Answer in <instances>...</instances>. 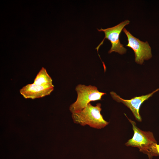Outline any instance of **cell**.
<instances>
[{
  "mask_svg": "<svg viewBox=\"0 0 159 159\" xmlns=\"http://www.w3.org/2000/svg\"><path fill=\"white\" fill-rule=\"evenodd\" d=\"M123 31L126 35L128 43L126 46L131 48L134 51L136 63L142 64L145 60H148L152 57L151 49L147 41L143 42L133 36L124 28Z\"/></svg>",
  "mask_w": 159,
  "mask_h": 159,
  "instance_id": "cell-5",
  "label": "cell"
},
{
  "mask_svg": "<svg viewBox=\"0 0 159 159\" xmlns=\"http://www.w3.org/2000/svg\"><path fill=\"white\" fill-rule=\"evenodd\" d=\"M52 80L45 68L42 67L33 82L37 85L54 87Z\"/></svg>",
  "mask_w": 159,
  "mask_h": 159,
  "instance_id": "cell-8",
  "label": "cell"
},
{
  "mask_svg": "<svg viewBox=\"0 0 159 159\" xmlns=\"http://www.w3.org/2000/svg\"><path fill=\"white\" fill-rule=\"evenodd\" d=\"M159 90V88L149 94L140 96L135 97L130 100H125L121 98L114 92L110 94L112 98L118 102L122 103L129 108L132 112L136 119L139 122L142 121V118L139 113V110L141 104L155 92Z\"/></svg>",
  "mask_w": 159,
  "mask_h": 159,
  "instance_id": "cell-6",
  "label": "cell"
},
{
  "mask_svg": "<svg viewBox=\"0 0 159 159\" xmlns=\"http://www.w3.org/2000/svg\"><path fill=\"white\" fill-rule=\"evenodd\" d=\"M101 104L97 103L95 106L90 103L82 110L72 113V117L75 123L82 126L88 125L97 129L102 128L109 124L101 114Z\"/></svg>",
  "mask_w": 159,
  "mask_h": 159,
  "instance_id": "cell-2",
  "label": "cell"
},
{
  "mask_svg": "<svg viewBox=\"0 0 159 159\" xmlns=\"http://www.w3.org/2000/svg\"><path fill=\"white\" fill-rule=\"evenodd\" d=\"M77 97L75 101L70 105L69 110L72 113L80 111L92 101L101 100L105 93L100 92L95 86L78 85L75 88Z\"/></svg>",
  "mask_w": 159,
  "mask_h": 159,
  "instance_id": "cell-3",
  "label": "cell"
},
{
  "mask_svg": "<svg viewBox=\"0 0 159 159\" xmlns=\"http://www.w3.org/2000/svg\"><path fill=\"white\" fill-rule=\"evenodd\" d=\"M130 21L126 20L122 22L117 25L111 27L106 29L101 28L97 29L99 32H103L105 34V37L101 42L96 48L97 52L103 43L105 39H108L111 44V47L108 52L109 53L113 52H117L120 54H122L126 53L127 49L122 44L119 40L120 34L124 27L130 23Z\"/></svg>",
  "mask_w": 159,
  "mask_h": 159,
  "instance_id": "cell-4",
  "label": "cell"
},
{
  "mask_svg": "<svg viewBox=\"0 0 159 159\" xmlns=\"http://www.w3.org/2000/svg\"><path fill=\"white\" fill-rule=\"evenodd\" d=\"M125 114L132 125L134 132L132 138L125 145L137 147L140 151L147 154L150 159L154 156L159 155V145L157 144L153 133L141 130L136 126L134 121L129 119Z\"/></svg>",
  "mask_w": 159,
  "mask_h": 159,
  "instance_id": "cell-1",
  "label": "cell"
},
{
  "mask_svg": "<svg viewBox=\"0 0 159 159\" xmlns=\"http://www.w3.org/2000/svg\"><path fill=\"white\" fill-rule=\"evenodd\" d=\"M54 87L37 85L33 83L28 84L20 90V94L25 98L34 99L49 95Z\"/></svg>",
  "mask_w": 159,
  "mask_h": 159,
  "instance_id": "cell-7",
  "label": "cell"
}]
</instances>
